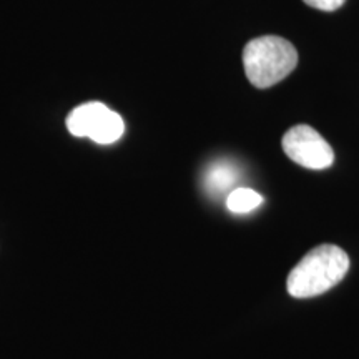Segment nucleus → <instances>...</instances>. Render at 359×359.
I'll return each mask as SVG.
<instances>
[{
  "label": "nucleus",
  "instance_id": "f257e3e1",
  "mask_svg": "<svg viewBox=\"0 0 359 359\" xmlns=\"http://www.w3.org/2000/svg\"><path fill=\"white\" fill-rule=\"evenodd\" d=\"M348 269L346 251L336 245L316 246L291 269L286 288L293 298H314L338 285Z\"/></svg>",
  "mask_w": 359,
  "mask_h": 359
},
{
  "label": "nucleus",
  "instance_id": "f03ea898",
  "mask_svg": "<svg viewBox=\"0 0 359 359\" xmlns=\"http://www.w3.org/2000/svg\"><path fill=\"white\" fill-rule=\"evenodd\" d=\"M243 65L251 85L268 88L285 80L296 69L298 52L286 39L264 35L246 43Z\"/></svg>",
  "mask_w": 359,
  "mask_h": 359
},
{
  "label": "nucleus",
  "instance_id": "7ed1b4c3",
  "mask_svg": "<svg viewBox=\"0 0 359 359\" xmlns=\"http://www.w3.org/2000/svg\"><path fill=\"white\" fill-rule=\"evenodd\" d=\"M67 128L74 137H87L100 145H110L122 137L125 123L122 116L100 102L77 107L67 116Z\"/></svg>",
  "mask_w": 359,
  "mask_h": 359
},
{
  "label": "nucleus",
  "instance_id": "20e7f679",
  "mask_svg": "<svg viewBox=\"0 0 359 359\" xmlns=\"http://www.w3.org/2000/svg\"><path fill=\"white\" fill-rule=\"evenodd\" d=\"M283 150L290 160L309 170H326L334 161L333 148L309 125L290 128L283 137Z\"/></svg>",
  "mask_w": 359,
  "mask_h": 359
},
{
  "label": "nucleus",
  "instance_id": "39448f33",
  "mask_svg": "<svg viewBox=\"0 0 359 359\" xmlns=\"http://www.w3.org/2000/svg\"><path fill=\"white\" fill-rule=\"evenodd\" d=\"M238 180V172L233 165L226 163V161H219L210 167L208 173H206L205 185L210 191L218 195V193H224L231 190Z\"/></svg>",
  "mask_w": 359,
  "mask_h": 359
},
{
  "label": "nucleus",
  "instance_id": "423d86ee",
  "mask_svg": "<svg viewBox=\"0 0 359 359\" xmlns=\"http://www.w3.org/2000/svg\"><path fill=\"white\" fill-rule=\"evenodd\" d=\"M262 203L263 196L251 188H235L226 196V208L235 215L253 212Z\"/></svg>",
  "mask_w": 359,
  "mask_h": 359
},
{
  "label": "nucleus",
  "instance_id": "0eeeda50",
  "mask_svg": "<svg viewBox=\"0 0 359 359\" xmlns=\"http://www.w3.org/2000/svg\"><path fill=\"white\" fill-rule=\"evenodd\" d=\"M303 2L309 7L318 8V11L333 12V11H338V8L343 6L346 0H303Z\"/></svg>",
  "mask_w": 359,
  "mask_h": 359
}]
</instances>
